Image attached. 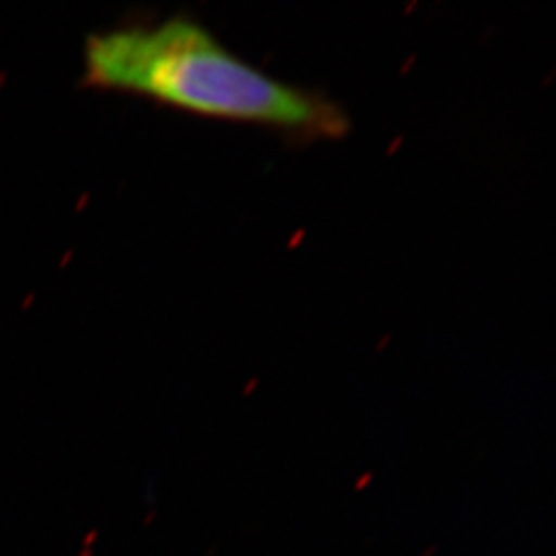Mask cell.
<instances>
[{
  "instance_id": "1",
  "label": "cell",
  "mask_w": 556,
  "mask_h": 556,
  "mask_svg": "<svg viewBox=\"0 0 556 556\" xmlns=\"http://www.w3.org/2000/svg\"><path fill=\"white\" fill-rule=\"evenodd\" d=\"M81 85L306 139H337L350 128L336 103L263 74L188 16L92 33Z\"/></svg>"
}]
</instances>
